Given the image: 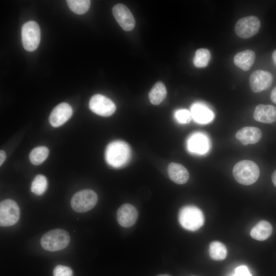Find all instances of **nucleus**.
Segmentation results:
<instances>
[{
  "instance_id": "a211bd4d",
  "label": "nucleus",
  "mask_w": 276,
  "mask_h": 276,
  "mask_svg": "<svg viewBox=\"0 0 276 276\" xmlns=\"http://www.w3.org/2000/svg\"><path fill=\"white\" fill-rule=\"evenodd\" d=\"M168 173L173 181L179 185L186 183L189 177L187 169L182 165L176 163H171L169 165Z\"/></svg>"
},
{
  "instance_id": "b1692460",
  "label": "nucleus",
  "mask_w": 276,
  "mask_h": 276,
  "mask_svg": "<svg viewBox=\"0 0 276 276\" xmlns=\"http://www.w3.org/2000/svg\"><path fill=\"white\" fill-rule=\"evenodd\" d=\"M210 58L209 50L205 48H200L195 52L193 63L197 67H205L208 65Z\"/></svg>"
},
{
  "instance_id": "f704fd0d",
  "label": "nucleus",
  "mask_w": 276,
  "mask_h": 276,
  "mask_svg": "<svg viewBox=\"0 0 276 276\" xmlns=\"http://www.w3.org/2000/svg\"><path fill=\"white\" fill-rule=\"evenodd\" d=\"M193 276H194V275H193Z\"/></svg>"
},
{
  "instance_id": "c756f323",
  "label": "nucleus",
  "mask_w": 276,
  "mask_h": 276,
  "mask_svg": "<svg viewBox=\"0 0 276 276\" xmlns=\"http://www.w3.org/2000/svg\"><path fill=\"white\" fill-rule=\"evenodd\" d=\"M6 155L4 151L1 150L0 151V165L1 166L4 162L6 159Z\"/></svg>"
},
{
  "instance_id": "39448f33",
  "label": "nucleus",
  "mask_w": 276,
  "mask_h": 276,
  "mask_svg": "<svg viewBox=\"0 0 276 276\" xmlns=\"http://www.w3.org/2000/svg\"><path fill=\"white\" fill-rule=\"evenodd\" d=\"M98 196L92 190L86 189L76 193L72 197L71 205L74 211L84 213L92 209L97 204Z\"/></svg>"
},
{
  "instance_id": "473e14b6",
  "label": "nucleus",
  "mask_w": 276,
  "mask_h": 276,
  "mask_svg": "<svg viewBox=\"0 0 276 276\" xmlns=\"http://www.w3.org/2000/svg\"><path fill=\"white\" fill-rule=\"evenodd\" d=\"M272 57L273 62L276 65V50L273 52L272 54Z\"/></svg>"
},
{
  "instance_id": "72a5a7b5",
  "label": "nucleus",
  "mask_w": 276,
  "mask_h": 276,
  "mask_svg": "<svg viewBox=\"0 0 276 276\" xmlns=\"http://www.w3.org/2000/svg\"><path fill=\"white\" fill-rule=\"evenodd\" d=\"M158 276H169L168 275H158Z\"/></svg>"
},
{
  "instance_id": "f03ea898",
  "label": "nucleus",
  "mask_w": 276,
  "mask_h": 276,
  "mask_svg": "<svg viewBox=\"0 0 276 276\" xmlns=\"http://www.w3.org/2000/svg\"><path fill=\"white\" fill-rule=\"evenodd\" d=\"M233 175L239 183L246 186L250 185L258 180L260 175V170L255 162L243 160L235 165L233 169Z\"/></svg>"
},
{
  "instance_id": "bb28decb",
  "label": "nucleus",
  "mask_w": 276,
  "mask_h": 276,
  "mask_svg": "<svg viewBox=\"0 0 276 276\" xmlns=\"http://www.w3.org/2000/svg\"><path fill=\"white\" fill-rule=\"evenodd\" d=\"M175 118L180 123H189L193 119L191 111L185 109L177 110L174 114Z\"/></svg>"
},
{
  "instance_id": "cd10ccee",
  "label": "nucleus",
  "mask_w": 276,
  "mask_h": 276,
  "mask_svg": "<svg viewBox=\"0 0 276 276\" xmlns=\"http://www.w3.org/2000/svg\"><path fill=\"white\" fill-rule=\"evenodd\" d=\"M53 276H73V271L67 266L59 265L54 268Z\"/></svg>"
},
{
  "instance_id": "f8f14e48",
  "label": "nucleus",
  "mask_w": 276,
  "mask_h": 276,
  "mask_svg": "<svg viewBox=\"0 0 276 276\" xmlns=\"http://www.w3.org/2000/svg\"><path fill=\"white\" fill-rule=\"evenodd\" d=\"M72 107L67 103L57 105L52 111L49 116V122L54 127L64 124L72 116Z\"/></svg>"
},
{
  "instance_id": "1a4fd4ad",
  "label": "nucleus",
  "mask_w": 276,
  "mask_h": 276,
  "mask_svg": "<svg viewBox=\"0 0 276 276\" xmlns=\"http://www.w3.org/2000/svg\"><path fill=\"white\" fill-rule=\"evenodd\" d=\"M89 107L93 112L102 117L111 116L116 109L113 102L101 94H96L91 97Z\"/></svg>"
},
{
  "instance_id": "7c9ffc66",
  "label": "nucleus",
  "mask_w": 276,
  "mask_h": 276,
  "mask_svg": "<svg viewBox=\"0 0 276 276\" xmlns=\"http://www.w3.org/2000/svg\"><path fill=\"white\" fill-rule=\"evenodd\" d=\"M270 99L271 101L276 104V87H275L272 90L270 94Z\"/></svg>"
},
{
  "instance_id": "6ab92c4d",
  "label": "nucleus",
  "mask_w": 276,
  "mask_h": 276,
  "mask_svg": "<svg viewBox=\"0 0 276 276\" xmlns=\"http://www.w3.org/2000/svg\"><path fill=\"white\" fill-rule=\"evenodd\" d=\"M256 54L251 50H246L237 53L234 57V64L244 71L251 67L255 62Z\"/></svg>"
},
{
  "instance_id": "5701e85b",
  "label": "nucleus",
  "mask_w": 276,
  "mask_h": 276,
  "mask_svg": "<svg viewBox=\"0 0 276 276\" xmlns=\"http://www.w3.org/2000/svg\"><path fill=\"white\" fill-rule=\"evenodd\" d=\"M49 149L45 146H39L34 148L30 153L29 159L34 165L42 164L48 157Z\"/></svg>"
},
{
  "instance_id": "dca6fc26",
  "label": "nucleus",
  "mask_w": 276,
  "mask_h": 276,
  "mask_svg": "<svg viewBox=\"0 0 276 276\" xmlns=\"http://www.w3.org/2000/svg\"><path fill=\"white\" fill-rule=\"evenodd\" d=\"M193 119L200 124H206L212 121L214 117L212 111L206 105L200 103L193 104L191 108Z\"/></svg>"
},
{
  "instance_id": "2f4dec72",
  "label": "nucleus",
  "mask_w": 276,
  "mask_h": 276,
  "mask_svg": "<svg viewBox=\"0 0 276 276\" xmlns=\"http://www.w3.org/2000/svg\"><path fill=\"white\" fill-rule=\"evenodd\" d=\"M271 179L273 185L276 187V170L272 173Z\"/></svg>"
},
{
  "instance_id": "4be33fe9",
  "label": "nucleus",
  "mask_w": 276,
  "mask_h": 276,
  "mask_svg": "<svg viewBox=\"0 0 276 276\" xmlns=\"http://www.w3.org/2000/svg\"><path fill=\"white\" fill-rule=\"evenodd\" d=\"M211 258L215 261L223 260L225 259L227 250L225 245L219 241L211 242L209 249Z\"/></svg>"
},
{
  "instance_id": "4468645a",
  "label": "nucleus",
  "mask_w": 276,
  "mask_h": 276,
  "mask_svg": "<svg viewBox=\"0 0 276 276\" xmlns=\"http://www.w3.org/2000/svg\"><path fill=\"white\" fill-rule=\"evenodd\" d=\"M262 136V131L259 128L250 126L243 127L236 133V138L244 145L258 143Z\"/></svg>"
},
{
  "instance_id": "9d476101",
  "label": "nucleus",
  "mask_w": 276,
  "mask_h": 276,
  "mask_svg": "<svg viewBox=\"0 0 276 276\" xmlns=\"http://www.w3.org/2000/svg\"><path fill=\"white\" fill-rule=\"evenodd\" d=\"M112 13L116 21L125 31L132 30L135 21L133 15L128 8L123 4H118L112 8Z\"/></svg>"
},
{
  "instance_id": "9b49d317",
  "label": "nucleus",
  "mask_w": 276,
  "mask_h": 276,
  "mask_svg": "<svg viewBox=\"0 0 276 276\" xmlns=\"http://www.w3.org/2000/svg\"><path fill=\"white\" fill-rule=\"evenodd\" d=\"M249 81L252 91L260 93L270 87L273 77L271 74L267 71L257 70L251 74Z\"/></svg>"
},
{
  "instance_id": "c85d7f7f",
  "label": "nucleus",
  "mask_w": 276,
  "mask_h": 276,
  "mask_svg": "<svg viewBox=\"0 0 276 276\" xmlns=\"http://www.w3.org/2000/svg\"><path fill=\"white\" fill-rule=\"evenodd\" d=\"M232 276H251V274L246 266L242 265L236 268L234 274Z\"/></svg>"
},
{
  "instance_id": "20e7f679",
  "label": "nucleus",
  "mask_w": 276,
  "mask_h": 276,
  "mask_svg": "<svg viewBox=\"0 0 276 276\" xmlns=\"http://www.w3.org/2000/svg\"><path fill=\"white\" fill-rule=\"evenodd\" d=\"M70 241L68 233L62 229L51 230L42 236L40 244L43 249L56 251L65 248Z\"/></svg>"
},
{
  "instance_id": "ddd939ff",
  "label": "nucleus",
  "mask_w": 276,
  "mask_h": 276,
  "mask_svg": "<svg viewBox=\"0 0 276 276\" xmlns=\"http://www.w3.org/2000/svg\"><path fill=\"white\" fill-rule=\"evenodd\" d=\"M137 216L136 208L130 204L125 203L122 205L118 210L117 219L121 226L129 227L135 223Z\"/></svg>"
},
{
  "instance_id": "f257e3e1",
  "label": "nucleus",
  "mask_w": 276,
  "mask_h": 276,
  "mask_svg": "<svg viewBox=\"0 0 276 276\" xmlns=\"http://www.w3.org/2000/svg\"><path fill=\"white\" fill-rule=\"evenodd\" d=\"M131 150L129 145L123 141L116 140L109 143L105 151L107 164L114 168L124 166L129 161Z\"/></svg>"
},
{
  "instance_id": "412c9836",
  "label": "nucleus",
  "mask_w": 276,
  "mask_h": 276,
  "mask_svg": "<svg viewBox=\"0 0 276 276\" xmlns=\"http://www.w3.org/2000/svg\"><path fill=\"white\" fill-rule=\"evenodd\" d=\"M167 96L166 87L162 81L156 82L149 93V99L153 105H158L162 102Z\"/></svg>"
},
{
  "instance_id": "f3484780",
  "label": "nucleus",
  "mask_w": 276,
  "mask_h": 276,
  "mask_svg": "<svg viewBox=\"0 0 276 276\" xmlns=\"http://www.w3.org/2000/svg\"><path fill=\"white\" fill-rule=\"evenodd\" d=\"M188 148L192 152L203 154L209 149L208 138L203 134L197 133L193 134L188 140Z\"/></svg>"
},
{
  "instance_id": "2eb2a0df",
  "label": "nucleus",
  "mask_w": 276,
  "mask_h": 276,
  "mask_svg": "<svg viewBox=\"0 0 276 276\" xmlns=\"http://www.w3.org/2000/svg\"><path fill=\"white\" fill-rule=\"evenodd\" d=\"M254 118L259 122L272 123L276 121V107L271 105L259 104L255 108Z\"/></svg>"
},
{
  "instance_id": "a878e982",
  "label": "nucleus",
  "mask_w": 276,
  "mask_h": 276,
  "mask_svg": "<svg viewBox=\"0 0 276 276\" xmlns=\"http://www.w3.org/2000/svg\"><path fill=\"white\" fill-rule=\"evenodd\" d=\"M48 187L47 178L43 175L39 174L35 176L32 182L31 191L37 195L43 194Z\"/></svg>"
},
{
  "instance_id": "7ed1b4c3",
  "label": "nucleus",
  "mask_w": 276,
  "mask_h": 276,
  "mask_svg": "<svg viewBox=\"0 0 276 276\" xmlns=\"http://www.w3.org/2000/svg\"><path fill=\"white\" fill-rule=\"evenodd\" d=\"M178 220L185 229L195 231L204 224V216L200 209L194 205H186L179 212Z\"/></svg>"
},
{
  "instance_id": "aec40b11",
  "label": "nucleus",
  "mask_w": 276,
  "mask_h": 276,
  "mask_svg": "<svg viewBox=\"0 0 276 276\" xmlns=\"http://www.w3.org/2000/svg\"><path fill=\"white\" fill-rule=\"evenodd\" d=\"M272 226L268 221L262 220L259 222L250 231L251 237L258 241H264L271 235Z\"/></svg>"
},
{
  "instance_id": "0eeeda50",
  "label": "nucleus",
  "mask_w": 276,
  "mask_h": 276,
  "mask_svg": "<svg viewBox=\"0 0 276 276\" xmlns=\"http://www.w3.org/2000/svg\"><path fill=\"white\" fill-rule=\"evenodd\" d=\"M20 210L17 203L10 199L0 203V225L9 226L16 223L19 220Z\"/></svg>"
},
{
  "instance_id": "423d86ee",
  "label": "nucleus",
  "mask_w": 276,
  "mask_h": 276,
  "mask_svg": "<svg viewBox=\"0 0 276 276\" xmlns=\"http://www.w3.org/2000/svg\"><path fill=\"white\" fill-rule=\"evenodd\" d=\"M40 41V29L34 21L25 23L21 28V41L24 49L29 52L35 51Z\"/></svg>"
},
{
  "instance_id": "393cba45",
  "label": "nucleus",
  "mask_w": 276,
  "mask_h": 276,
  "mask_svg": "<svg viewBox=\"0 0 276 276\" xmlns=\"http://www.w3.org/2000/svg\"><path fill=\"white\" fill-rule=\"evenodd\" d=\"M66 3L70 10L77 14L86 13L90 5L89 0H67Z\"/></svg>"
},
{
  "instance_id": "6e6552de",
  "label": "nucleus",
  "mask_w": 276,
  "mask_h": 276,
  "mask_svg": "<svg viewBox=\"0 0 276 276\" xmlns=\"http://www.w3.org/2000/svg\"><path fill=\"white\" fill-rule=\"evenodd\" d=\"M260 26L261 22L257 17L248 16L237 21L235 26V32L239 37L247 39L255 35Z\"/></svg>"
}]
</instances>
